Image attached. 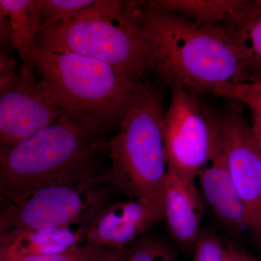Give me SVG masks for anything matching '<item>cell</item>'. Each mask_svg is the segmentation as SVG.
<instances>
[{
    "label": "cell",
    "instance_id": "obj_1",
    "mask_svg": "<svg viewBox=\"0 0 261 261\" xmlns=\"http://www.w3.org/2000/svg\"><path fill=\"white\" fill-rule=\"evenodd\" d=\"M154 63V73L168 87L216 95L225 85L250 83L246 65L224 25L197 23L183 15L130 1Z\"/></svg>",
    "mask_w": 261,
    "mask_h": 261
},
{
    "label": "cell",
    "instance_id": "obj_13",
    "mask_svg": "<svg viewBox=\"0 0 261 261\" xmlns=\"http://www.w3.org/2000/svg\"><path fill=\"white\" fill-rule=\"evenodd\" d=\"M91 222V221H90ZM0 233V261L51 255L82 246L89 224Z\"/></svg>",
    "mask_w": 261,
    "mask_h": 261
},
{
    "label": "cell",
    "instance_id": "obj_14",
    "mask_svg": "<svg viewBox=\"0 0 261 261\" xmlns=\"http://www.w3.org/2000/svg\"><path fill=\"white\" fill-rule=\"evenodd\" d=\"M223 25L243 57L250 83H261V0L242 1Z\"/></svg>",
    "mask_w": 261,
    "mask_h": 261
},
{
    "label": "cell",
    "instance_id": "obj_29",
    "mask_svg": "<svg viewBox=\"0 0 261 261\" xmlns=\"http://www.w3.org/2000/svg\"><path fill=\"white\" fill-rule=\"evenodd\" d=\"M110 256H111V255H110ZM108 257H109V256H108ZM106 258H104V259H106ZM104 259H102V260H97V261H102V260H104Z\"/></svg>",
    "mask_w": 261,
    "mask_h": 261
},
{
    "label": "cell",
    "instance_id": "obj_4",
    "mask_svg": "<svg viewBox=\"0 0 261 261\" xmlns=\"http://www.w3.org/2000/svg\"><path fill=\"white\" fill-rule=\"evenodd\" d=\"M34 67L51 102L63 110L93 117L108 132L118 128L145 80L70 51L37 48Z\"/></svg>",
    "mask_w": 261,
    "mask_h": 261
},
{
    "label": "cell",
    "instance_id": "obj_7",
    "mask_svg": "<svg viewBox=\"0 0 261 261\" xmlns=\"http://www.w3.org/2000/svg\"><path fill=\"white\" fill-rule=\"evenodd\" d=\"M226 100L225 107L216 114L218 136L230 177L243 205L245 227L261 249L260 147L241 104Z\"/></svg>",
    "mask_w": 261,
    "mask_h": 261
},
{
    "label": "cell",
    "instance_id": "obj_26",
    "mask_svg": "<svg viewBox=\"0 0 261 261\" xmlns=\"http://www.w3.org/2000/svg\"><path fill=\"white\" fill-rule=\"evenodd\" d=\"M102 261H123V251L116 252Z\"/></svg>",
    "mask_w": 261,
    "mask_h": 261
},
{
    "label": "cell",
    "instance_id": "obj_11",
    "mask_svg": "<svg viewBox=\"0 0 261 261\" xmlns=\"http://www.w3.org/2000/svg\"><path fill=\"white\" fill-rule=\"evenodd\" d=\"M197 183L205 205L228 232L238 236L246 229L243 205L228 173L217 126L210 159L199 171Z\"/></svg>",
    "mask_w": 261,
    "mask_h": 261
},
{
    "label": "cell",
    "instance_id": "obj_5",
    "mask_svg": "<svg viewBox=\"0 0 261 261\" xmlns=\"http://www.w3.org/2000/svg\"><path fill=\"white\" fill-rule=\"evenodd\" d=\"M162 87L145 80L140 92L108 141L109 181L128 200L163 195L168 164L165 148Z\"/></svg>",
    "mask_w": 261,
    "mask_h": 261
},
{
    "label": "cell",
    "instance_id": "obj_20",
    "mask_svg": "<svg viewBox=\"0 0 261 261\" xmlns=\"http://www.w3.org/2000/svg\"><path fill=\"white\" fill-rule=\"evenodd\" d=\"M116 251L109 249L84 245L51 255L24 257L15 261H97L113 255Z\"/></svg>",
    "mask_w": 261,
    "mask_h": 261
},
{
    "label": "cell",
    "instance_id": "obj_8",
    "mask_svg": "<svg viewBox=\"0 0 261 261\" xmlns=\"http://www.w3.org/2000/svg\"><path fill=\"white\" fill-rule=\"evenodd\" d=\"M171 101L164 116L165 148L168 169L197 180L210 159L216 130V114L195 93L181 86L170 87Z\"/></svg>",
    "mask_w": 261,
    "mask_h": 261
},
{
    "label": "cell",
    "instance_id": "obj_9",
    "mask_svg": "<svg viewBox=\"0 0 261 261\" xmlns=\"http://www.w3.org/2000/svg\"><path fill=\"white\" fill-rule=\"evenodd\" d=\"M63 111L47 97L34 70L22 65L0 87V152L50 126Z\"/></svg>",
    "mask_w": 261,
    "mask_h": 261
},
{
    "label": "cell",
    "instance_id": "obj_6",
    "mask_svg": "<svg viewBox=\"0 0 261 261\" xmlns=\"http://www.w3.org/2000/svg\"><path fill=\"white\" fill-rule=\"evenodd\" d=\"M101 176L78 183L51 185L16 202H2L0 233L61 227L89 223L108 205Z\"/></svg>",
    "mask_w": 261,
    "mask_h": 261
},
{
    "label": "cell",
    "instance_id": "obj_21",
    "mask_svg": "<svg viewBox=\"0 0 261 261\" xmlns=\"http://www.w3.org/2000/svg\"><path fill=\"white\" fill-rule=\"evenodd\" d=\"M225 242L212 228H202L194 247L193 261H224Z\"/></svg>",
    "mask_w": 261,
    "mask_h": 261
},
{
    "label": "cell",
    "instance_id": "obj_18",
    "mask_svg": "<svg viewBox=\"0 0 261 261\" xmlns=\"http://www.w3.org/2000/svg\"><path fill=\"white\" fill-rule=\"evenodd\" d=\"M94 3V0H34V6L44 28L70 20Z\"/></svg>",
    "mask_w": 261,
    "mask_h": 261
},
{
    "label": "cell",
    "instance_id": "obj_16",
    "mask_svg": "<svg viewBox=\"0 0 261 261\" xmlns=\"http://www.w3.org/2000/svg\"><path fill=\"white\" fill-rule=\"evenodd\" d=\"M241 0H152L145 1L151 9L183 15L197 23L222 25Z\"/></svg>",
    "mask_w": 261,
    "mask_h": 261
},
{
    "label": "cell",
    "instance_id": "obj_24",
    "mask_svg": "<svg viewBox=\"0 0 261 261\" xmlns=\"http://www.w3.org/2000/svg\"><path fill=\"white\" fill-rule=\"evenodd\" d=\"M224 261H250V254L235 244L225 243Z\"/></svg>",
    "mask_w": 261,
    "mask_h": 261
},
{
    "label": "cell",
    "instance_id": "obj_22",
    "mask_svg": "<svg viewBox=\"0 0 261 261\" xmlns=\"http://www.w3.org/2000/svg\"><path fill=\"white\" fill-rule=\"evenodd\" d=\"M12 48H13V37L9 18L0 9V54H9Z\"/></svg>",
    "mask_w": 261,
    "mask_h": 261
},
{
    "label": "cell",
    "instance_id": "obj_12",
    "mask_svg": "<svg viewBox=\"0 0 261 261\" xmlns=\"http://www.w3.org/2000/svg\"><path fill=\"white\" fill-rule=\"evenodd\" d=\"M205 206L197 180L168 169L163 192V221L173 240L183 248L193 250L202 232Z\"/></svg>",
    "mask_w": 261,
    "mask_h": 261
},
{
    "label": "cell",
    "instance_id": "obj_28",
    "mask_svg": "<svg viewBox=\"0 0 261 261\" xmlns=\"http://www.w3.org/2000/svg\"><path fill=\"white\" fill-rule=\"evenodd\" d=\"M257 137V136H256ZM257 141H258L259 145H260L261 150V137H257Z\"/></svg>",
    "mask_w": 261,
    "mask_h": 261
},
{
    "label": "cell",
    "instance_id": "obj_23",
    "mask_svg": "<svg viewBox=\"0 0 261 261\" xmlns=\"http://www.w3.org/2000/svg\"><path fill=\"white\" fill-rule=\"evenodd\" d=\"M17 61L8 55L0 54V87L11 80L16 71Z\"/></svg>",
    "mask_w": 261,
    "mask_h": 261
},
{
    "label": "cell",
    "instance_id": "obj_10",
    "mask_svg": "<svg viewBox=\"0 0 261 261\" xmlns=\"http://www.w3.org/2000/svg\"><path fill=\"white\" fill-rule=\"evenodd\" d=\"M163 219V194L108 205L91 221L84 244L123 251Z\"/></svg>",
    "mask_w": 261,
    "mask_h": 261
},
{
    "label": "cell",
    "instance_id": "obj_15",
    "mask_svg": "<svg viewBox=\"0 0 261 261\" xmlns=\"http://www.w3.org/2000/svg\"><path fill=\"white\" fill-rule=\"evenodd\" d=\"M0 9L8 15L11 25L13 48L23 64L34 70L36 38L42 28L34 0H0Z\"/></svg>",
    "mask_w": 261,
    "mask_h": 261
},
{
    "label": "cell",
    "instance_id": "obj_3",
    "mask_svg": "<svg viewBox=\"0 0 261 261\" xmlns=\"http://www.w3.org/2000/svg\"><path fill=\"white\" fill-rule=\"evenodd\" d=\"M42 50L77 53L145 78L154 73L148 41L130 1L99 0L68 21L44 27L36 38Z\"/></svg>",
    "mask_w": 261,
    "mask_h": 261
},
{
    "label": "cell",
    "instance_id": "obj_2",
    "mask_svg": "<svg viewBox=\"0 0 261 261\" xmlns=\"http://www.w3.org/2000/svg\"><path fill=\"white\" fill-rule=\"evenodd\" d=\"M107 132L93 117L64 110L50 126L0 152L1 202L102 176L98 172L99 154L107 151Z\"/></svg>",
    "mask_w": 261,
    "mask_h": 261
},
{
    "label": "cell",
    "instance_id": "obj_27",
    "mask_svg": "<svg viewBox=\"0 0 261 261\" xmlns=\"http://www.w3.org/2000/svg\"><path fill=\"white\" fill-rule=\"evenodd\" d=\"M250 261H261L260 259L257 258V257H255L252 256V255H250Z\"/></svg>",
    "mask_w": 261,
    "mask_h": 261
},
{
    "label": "cell",
    "instance_id": "obj_17",
    "mask_svg": "<svg viewBox=\"0 0 261 261\" xmlns=\"http://www.w3.org/2000/svg\"><path fill=\"white\" fill-rule=\"evenodd\" d=\"M123 261H178L176 252L168 242L146 233L123 251Z\"/></svg>",
    "mask_w": 261,
    "mask_h": 261
},
{
    "label": "cell",
    "instance_id": "obj_19",
    "mask_svg": "<svg viewBox=\"0 0 261 261\" xmlns=\"http://www.w3.org/2000/svg\"><path fill=\"white\" fill-rule=\"evenodd\" d=\"M216 95L244 105L252 114H261V83L222 86L217 89Z\"/></svg>",
    "mask_w": 261,
    "mask_h": 261
},
{
    "label": "cell",
    "instance_id": "obj_25",
    "mask_svg": "<svg viewBox=\"0 0 261 261\" xmlns=\"http://www.w3.org/2000/svg\"><path fill=\"white\" fill-rule=\"evenodd\" d=\"M252 125L257 137H261V114H252Z\"/></svg>",
    "mask_w": 261,
    "mask_h": 261
}]
</instances>
